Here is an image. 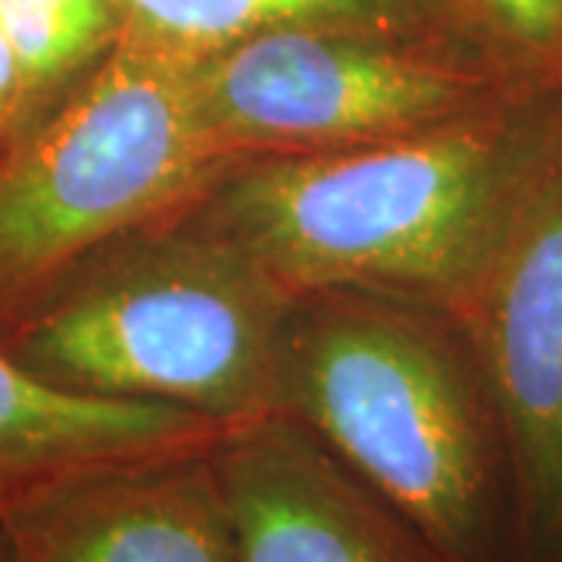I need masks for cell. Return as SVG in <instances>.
Returning a JSON list of instances; mask_svg holds the SVG:
<instances>
[{
  "mask_svg": "<svg viewBox=\"0 0 562 562\" xmlns=\"http://www.w3.org/2000/svg\"><path fill=\"white\" fill-rule=\"evenodd\" d=\"M562 91L406 138L235 162L201 210L294 291H362L460 319L541 162Z\"/></svg>",
  "mask_w": 562,
  "mask_h": 562,
  "instance_id": "6da1fadb",
  "label": "cell"
},
{
  "mask_svg": "<svg viewBox=\"0 0 562 562\" xmlns=\"http://www.w3.org/2000/svg\"><path fill=\"white\" fill-rule=\"evenodd\" d=\"M272 413L310 428L438 562H519L501 419L453 316L384 294L301 291Z\"/></svg>",
  "mask_w": 562,
  "mask_h": 562,
  "instance_id": "7a4b0ae2",
  "label": "cell"
},
{
  "mask_svg": "<svg viewBox=\"0 0 562 562\" xmlns=\"http://www.w3.org/2000/svg\"><path fill=\"white\" fill-rule=\"evenodd\" d=\"M297 294L198 201L69 269L0 347L66 391L169 403L228 428L276 409Z\"/></svg>",
  "mask_w": 562,
  "mask_h": 562,
  "instance_id": "3957f363",
  "label": "cell"
},
{
  "mask_svg": "<svg viewBox=\"0 0 562 562\" xmlns=\"http://www.w3.org/2000/svg\"><path fill=\"white\" fill-rule=\"evenodd\" d=\"M235 162L203 120L194 57L122 32L0 150V331L91 254L201 201Z\"/></svg>",
  "mask_w": 562,
  "mask_h": 562,
  "instance_id": "277c9868",
  "label": "cell"
},
{
  "mask_svg": "<svg viewBox=\"0 0 562 562\" xmlns=\"http://www.w3.org/2000/svg\"><path fill=\"white\" fill-rule=\"evenodd\" d=\"M194 85L238 160L406 138L538 91L472 44L341 25L235 41L194 57Z\"/></svg>",
  "mask_w": 562,
  "mask_h": 562,
  "instance_id": "5b68a950",
  "label": "cell"
},
{
  "mask_svg": "<svg viewBox=\"0 0 562 562\" xmlns=\"http://www.w3.org/2000/svg\"><path fill=\"white\" fill-rule=\"evenodd\" d=\"M457 322L501 419L519 562H562V138Z\"/></svg>",
  "mask_w": 562,
  "mask_h": 562,
  "instance_id": "8992f818",
  "label": "cell"
},
{
  "mask_svg": "<svg viewBox=\"0 0 562 562\" xmlns=\"http://www.w3.org/2000/svg\"><path fill=\"white\" fill-rule=\"evenodd\" d=\"M213 443L44 484L0 513V543L13 562H241Z\"/></svg>",
  "mask_w": 562,
  "mask_h": 562,
  "instance_id": "52a82bcc",
  "label": "cell"
},
{
  "mask_svg": "<svg viewBox=\"0 0 562 562\" xmlns=\"http://www.w3.org/2000/svg\"><path fill=\"white\" fill-rule=\"evenodd\" d=\"M241 562H438L387 503L284 413L213 443Z\"/></svg>",
  "mask_w": 562,
  "mask_h": 562,
  "instance_id": "ba28073f",
  "label": "cell"
},
{
  "mask_svg": "<svg viewBox=\"0 0 562 562\" xmlns=\"http://www.w3.org/2000/svg\"><path fill=\"white\" fill-rule=\"evenodd\" d=\"M220 435L222 425L169 403L57 387L0 347V513L81 469L203 447Z\"/></svg>",
  "mask_w": 562,
  "mask_h": 562,
  "instance_id": "9c48e42d",
  "label": "cell"
},
{
  "mask_svg": "<svg viewBox=\"0 0 562 562\" xmlns=\"http://www.w3.org/2000/svg\"><path fill=\"white\" fill-rule=\"evenodd\" d=\"M116 7L125 35L184 57H203L262 32L310 25L453 38L494 57L457 0H116Z\"/></svg>",
  "mask_w": 562,
  "mask_h": 562,
  "instance_id": "30bf717a",
  "label": "cell"
},
{
  "mask_svg": "<svg viewBox=\"0 0 562 562\" xmlns=\"http://www.w3.org/2000/svg\"><path fill=\"white\" fill-rule=\"evenodd\" d=\"M0 29L29 81L35 128L120 44L122 13L116 0H0Z\"/></svg>",
  "mask_w": 562,
  "mask_h": 562,
  "instance_id": "8fae6325",
  "label": "cell"
},
{
  "mask_svg": "<svg viewBox=\"0 0 562 562\" xmlns=\"http://www.w3.org/2000/svg\"><path fill=\"white\" fill-rule=\"evenodd\" d=\"M497 60L538 91H562V0H457Z\"/></svg>",
  "mask_w": 562,
  "mask_h": 562,
  "instance_id": "7c38bea8",
  "label": "cell"
},
{
  "mask_svg": "<svg viewBox=\"0 0 562 562\" xmlns=\"http://www.w3.org/2000/svg\"><path fill=\"white\" fill-rule=\"evenodd\" d=\"M32 125L29 110V81L22 72V63L0 29V150L20 140Z\"/></svg>",
  "mask_w": 562,
  "mask_h": 562,
  "instance_id": "4fadbf2b",
  "label": "cell"
},
{
  "mask_svg": "<svg viewBox=\"0 0 562 562\" xmlns=\"http://www.w3.org/2000/svg\"><path fill=\"white\" fill-rule=\"evenodd\" d=\"M0 562H13V560H10V553L3 550V543H0Z\"/></svg>",
  "mask_w": 562,
  "mask_h": 562,
  "instance_id": "5bb4252c",
  "label": "cell"
}]
</instances>
